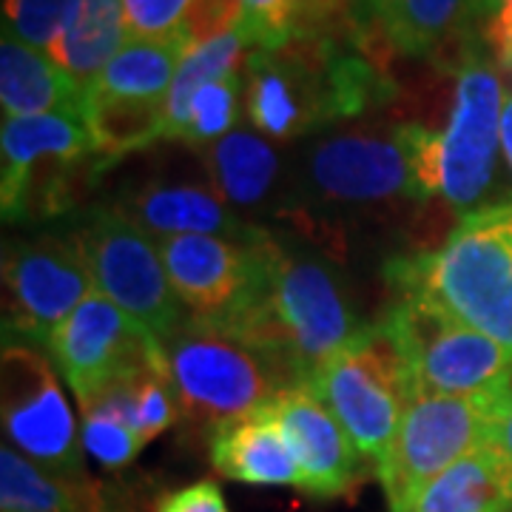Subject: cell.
<instances>
[{
  "label": "cell",
  "instance_id": "1",
  "mask_svg": "<svg viewBox=\"0 0 512 512\" xmlns=\"http://www.w3.org/2000/svg\"><path fill=\"white\" fill-rule=\"evenodd\" d=\"M248 117L271 140H293L362 114L393 94L376 57L353 35L288 40L245 57Z\"/></svg>",
  "mask_w": 512,
  "mask_h": 512
},
{
  "label": "cell",
  "instance_id": "2",
  "mask_svg": "<svg viewBox=\"0 0 512 512\" xmlns=\"http://www.w3.org/2000/svg\"><path fill=\"white\" fill-rule=\"evenodd\" d=\"M211 322L268 353L296 384H311L319 367L365 328L356 322L328 265L311 256L285 254L271 234L254 291L237 311Z\"/></svg>",
  "mask_w": 512,
  "mask_h": 512
},
{
  "label": "cell",
  "instance_id": "3",
  "mask_svg": "<svg viewBox=\"0 0 512 512\" xmlns=\"http://www.w3.org/2000/svg\"><path fill=\"white\" fill-rule=\"evenodd\" d=\"M387 282L512 353V200L461 217L436 251L393 259Z\"/></svg>",
  "mask_w": 512,
  "mask_h": 512
},
{
  "label": "cell",
  "instance_id": "4",
  "mask_svg": "<svg viewBox=\"0 0 512 512\" xmlns=\"http://www.w3.org/2000/svg\"><path fill=\"white\" fill-rule=\"evenodd\" d=\"M160 345L183 416L211 430L262 413L296 384L268 353L211 319L185 316L183 325L160 339Z\"/></svg>",
  "mask_w": 512,
  "mask_h": 512
},
{
  "label": "cell",
  "instance_id": "5",
  "mask_svg": "<svg viewBox=\"0 0 512 512\" xmlns=\"http://www.w3.org/2000/svg\"><path fill=\"white\" fill-rule=\"evenodd\" d=\"M308 387L342 424L362 461L379 473L404 410L416 399L410 359L387 316L359 330L348 348L319 367Z\"/></svg>",
  "mask_w": 512,
  "mask_h": 512
},
{
  "label": "cell",
  "instance_id": "6",
  "mask_svg": "<svg viewBox=\"0 0 512 512\" xmlns=\"http://www.w3.org/2000/svg\"><path fill=\"white\" fill-rule=\"evenodd\" d=\"M510 384L478 396H419L407 404L393 450L376 473L390 512L407 510L433 478L490 444Z\"/></svg>",
  "mask_w": 512,
  "mask_h": 512
},
{
  "label": "cell",
  "instance_id": "7",
  "mask_svg": "<svg viewBox=\"0 0 512 512\" xmlns=\"http://www.w3.org/2000/svg\"><path fill=\"white\" fill-rule=\"evenodd\" d=\"M0 160L6 222L46 220L66 211L80 185V171H97L89 128L72 114L6 117Z\"/></svg>",
  "mask_w": 512,
  "mask_h": 512
},
{
  "label": "cell",
  "instance_id": "8",
  "mask_svg": "<svg viewBox=\"0 0 512 512\" xmlns=\"http://www.w3.org/2000/svg\"><path fill=\"white\" fill-rule=\"evenodd\" d=\"M504 86L495 66L476 49H464L456 69L447 128L436 134L439 194L461 217L487 208L501 151Z\"/></svg>",
  "mask_w": 512,
  "mask_h": 512
},
{
  "label": "cell",
  "instance_id": "9",
  "mask_svg": "<svg viewBox=\"0 0 512 512\" xmlns=\"http://www.w3.org/2000/svg\"><path fill=\"white\" fill-rule=\"evenodd\" d=\"M94 288L143 328L165 339L185 322L183 302L168 282L160 248L120 208H97L74 231Z\"/></svg>",
  "mask_w": 512,
  "mask_h": 512
},
{
  "label": "cell",
  "instance_id": "10",
  "mask_svg": "<svg viewBox=\"0 0 512 512\" xmlns=\"http://www.w3.org/2000/svg\"><path fill=\"white\" fill-rule=\"evenodd\" d=\"M387 322L410 359L419 396H478L512 382V353L413 296H396Z\"/></svg>",
  "mask_w": 512,
  "mask_h": 512
},
{
  "label": "cell",
  "instance_id": "11",
  "mask_svg": "<svg viewBox=\"0 0 512 512\" xmlns=\"http://www.w3.org/2000/svg\"><path fill=\"white\" fill-rule=\"evenodd\" d=\"M0 410L12 447L60 478L86 481L74 413L55 370L32 345L6 342L0 362Z\"/></svg>",
  "mask_w": 512,
  "mask_h": 512
},
{
  "label": "cell",
  "instance_id": "12",
  "mask_svg": "<svg viewBox=\"0 0 512 512\" xmlns=\"http://www.w3.org/2000/svg\"><path fill=\"white\" fill-rule=\"evenodd\" d=\"M92 274L74 237L6 245L3 330L6 342L49 345L69 313L92 291Z\"/></svg>",
  "mask_w": 512,
  "mask_h": 512
},
{
  "label": "cell",
  "instance_id": "13",
  "mask_svg": "<svg viewBox=\"0 0 512 512\" xmlns=\"http://www.w3.org/2000/svg\"><path fill=\"white\" fill-rule=\"evenodd\" d=\"M154 342L157 336L117 308L106 293L92 288L52 333L46 348L74 390L77 404H86L117 376L140 365Z\"/></svg>",
  "mask_w": 512,
  "mask_h": 512
},
{
  "label": "cell",
  "instance_id": "14",
  "mask_svg": "<svg viewBox=\"0 0 512 512\" xmlns=\"http://www.w3.org/2000/svg\"><path fill=\"white\" fill-rule=\"evenodd\" d=\"M268 234L254 228L251 237L185 234L157 239L168 282L191 316L222 319L248 299L265 262Z\"/></svg>",
  "mask_w": 512,
  "mask_h": 512
},
{
  "label": "cell",
  "instance_id": "15",
  "mask_svg": "<svg viewBox=\"0 0 512 512\" xmlns=\"http://www.w3.org/2000/svg\"><path fill=\"white\" fill-rule=\"evenodd\" d=\"M308 177L322 197L336 202H384L393 197L419 200L413 157L402 126L390 134H339L313 146Z\"/></svg>",
  "mask_w": 512,
  "mask_h": 512
},
{
  "label": "cell",
  "instance_id": "16",
  "mask_svg": "<svg viewBox=\"0 0 512 512\" xmlns=\"http://www.w3.org/2000/svg\"><path fill=\"white\" fill-rule=\"evenodd\" d=\"M265 413L282 427L291 441L299 470L302 493L313 498H339L362 476V456L308 384H293Z\"/></svg>",
  "mask_w": 512,
  "mask_h": 512
},
{
  "label": "cell",
  "instance_id": "17",
  "mask_svg": "<svg viewBox=\"0 0 512 512\" xmlns=\"http://www.w3.org/2000/svg\"><path fill=\"white\" fill-rule=\"evenodd\" d=\"M211 464L231 481L302 490V470L291 441L265 410L211 430Z\"/></svg>",
  "mask_w": 512,
  "mask_h": 512
},
{
  "label": "cell",
  "instance_id": "18",
  "mask_svg": "<svg viewBox=\"0 0 512 512\" xmlns=\"http://www.w3.org/2000/svg\"><path fill=\"white\" fill-rule=\"evenodd\" d=\"M86 89L77 86L46 52L23 43L12 32L0 40V103L6 117L83 114ZM83 120V117H80Z\"/></svg>",
  "mask_w": 512,
  "mask_h": 512
},
{
  "label": "cell",
  "instance_id": "19",
  "mask_svg": "<svg viewBox=\"0 0 512 512\" xmlns=\"http://www.w3.org/2000/svg\"><path fill=\"white\" fill-rule=\"evenodd\" d=\"M154 237H185V234H214V237H251L254 228H245L231 217L225 202L200 185L151 183L140 188L126 208H120Z\"/></svg>",
  "mask_w": 512,
  "mask_h": 512
},
{
  "label": "cell",
  "instance_id": "20",
  "mask_svg": "<svg viewBox=\"0 0 512 512\" xmlns=\"http://www.w3.org/2000/svg\"><path fill=\"white\" fill-rule=\"evenodd\" d=\"M376 35L387 46L410 57L444 55L464 29L473 12L470 0H362Z\"/></svg>",
  "mask_w": 512,
  "mask_h": 512
},
{
  "label": "cell",
  "instance_id": "21",
  "mask_svg": "<svg viewBox=\"0 0 512 512\" xmlns=\"http://www.w3.org/2000/svg\"><path fill=\"white\" fill-rule=\"evenodd\" d=\"M404 512H512V461L487 444L433 478Z\"/></svg>",
  "mask_w": 512,
  "mask_h": 512
},
{
  "label": "cell",
  "instance_id": "22",
  "mask_svg": "<svg viewBox=\"0 0 512 512\" xmlns=\"http://www.w3.org/2000/svg\"><path fill=\"white\" fill-rule=\"evenodd\" d=\"M128 40L123 0H80L49 57L77 86L89 89Z\"/></svg>",
  "mask_w": 512,
  "mask_h": 512
},
{
  "label": "cell",
  "instance_id": "23",
  "mask_svg": "<svg viewBox=\"0 0 512 512\" xmlns=\"http://www.w3.org/2000/svg\"><path fill=\"white\" fill-rule=\"evenodd\" d=\"M242 29L254 49H271L288 40L353 35L359 20L353 0H242Z\"/></svg>",
  "mask_w": 512,
  "mask_h": 512
},
{
  "label": "cell",
  "instance_id": "24",
  "mask_svg": "<svg viewBox=\"0 0 512 512\" xmlns=\"http://www.w3.org/2000/svg\"><path fill=\"white\" fill-rule=\"evenodd\" d=\"M80 117L92 137L97 171L165 137V100H128L86 92Z\"/></svg>",
  "mask_w": 512,
  "mask_h": 512
},
{
  "label": "cell",
  "instance_id": "25",
  "mask_svg": "<svg viewBox=\"0 0 512 512\" xmlns=\"http://www.w3.org/2000/svg\"><path fill=\"white\" fill-rule=\"evenodd\" d=\"M0 512H100V495L89 481L60 478L18 450L3 447Z\"/></svg>",
  "mask_w": 512,
  "mask_h": 512
},
{
  "label": "cell",
  "instance_id": "26",
  "mask_svg": "<svg viewBox=\"0 0 512 512\" xmlns=\"http://www.w3.org/2000/svg\"><path fill=\"white\" fill-rule=\"evenodd\" d=\"M185 55L188 49L177 35L160 40H128L120 55L111 60L86 92L128 100H165Z\"/></svg>",
  "mask_w": 512,
  "mask_h": 512
},
{
  "label": "cell",
  "instance_id": "27",
  "mask_svg": "<svg viewBox=\"0 0 512 512\" xmlns=\"http://www.w3.org/2000/svg\"><path fill=\"white\" fill-rule=\"evenodd\" d=\"M254 52V40L239 26L231 35H222L200 49L188 52L165 94V140H180L188 123L191 103L205 83L239 74L237 66L245 55Z\"/></svg>",
  "mask_w": 512,
  "mask_h": 512
},
{
  "label": "cell",
  "instance_id": "28",
  "mask_svg": "<svg viewBox=\"0 0 512 512\" xmlns=\"http://www.w3.org/2000/svg\"><path fill=\"white\" fill-rule=\"evenodd\" d=\"M208 168L222 200L248 208L268 197L279 160L265 140L248 131H231L211 146Z\"/></svg>",
  "mask_w": 512,
  "mask_h": 512
},
{
  "label": "cell",
  "instance_id": "29",
  "mask_svg": "<svg viewBox=\"0 0 512 512\" xmlns=\"http://www.w3.org/2000/svg\"><path fill=\"white\" fill-rule=\"evenodd\" d=\"M239 92L242 80L239 74H228L222 80L205 83L188 111V123L183 131V143L188 146H205L222 134H231L239 120Z\"/></svg>",
  "mask_w": 512,
  "mask_h": 512
},
{
  "label": "cell",
  "instance_id": "30",
  "mask_svg": "<svg viewBox=\"0 0 512 512\" xmlns=\"http://www.w3.org/2000/svg\"><path fill=\"white\" fill-rule=\"evenodd\" d=\"M80 0H3L6 32L49 55Z\"/></svg>",
  "mask_w": 512,
  "mask_h": 512
},
{
  "label": "cell",
  "instance_id": "31",
  "mask_svg": "<svg viewBox=\"0 0 512 512\" xmlns=\"http://www.w3.org/2000/svg\"><path fill=\"white\" fill-rule=\"evenodd\" d=\"M80 439H83V450L94 461H100L106 470H123L146 447V441L140 439L128 424L100 416V413H83Z\"/></svg>",
  "mask_w": 512,
  "mask_h": 512
},
{
  "label": "cell",
  "instance_id": "32",
  "mask_svg": "<svg viewBox=\"0 0 512 512\" xmlns=\"http://www.w3.org/2000/svg\"><path fill=\"white\" fill-rule=\"evenodd\" d=\"M242 18H245L242 0H191L177 37L183 40L188 52H194L217 37L231 35L242 26Z\"/></svg>",
  "mask_w": 512,
  "mask_h": 512
},
{
  "label": "cell",
  "instance_id": "33",
  "mask_svg": "<svg viewBox=\"0 0 512 512\" xmlns=\"http://www.w3.org/2000/svg\"><path fill=\"white\" fill-rule=\"evenodd\" d=\"M191 0H123L131 40L174 37Z\"/></svg>",
  "mask_w": 512,
  "mask_h": 512
},
{
  "label": "cell",
  "instance_id": "34",
  "mask_svg": "<svg viewBox=\"0 0 512 512\" xmlns=\"http://www.w3.org/2000/svg\"><path fill=\"white\" fill-rule=\"evenodd\" d=\"M157 512H231L225 504V495L214 481H200L183 487L177 493H168L160 501Z\"/></svg>",
  "mask_w": 512,
  "mask_h": 512
},
{
  "label": "cell",
  "instance_id": "35",
  "mask_svg": "<svg viewBox=\"0 0 512 512\" xmlns=\"http://www.w3.org/2000/svg\"><path fill=\"white\" fill-rule=\"evenodd\" d=\"M490 447H495L498 453H504V456L512 461V384L507 399L501 404V413H498V419H495L493 424Z\"/></svg>",
  "mask_w": 512,
  "mask_h": 512
},
{
  "label": "cell",
  "instance_id": "36",
  "mask_svg": "<svg viewBox=\"0 0 512 512\" xmlns=\"http://www.w3.org/2000/svg\"><path fill=\"white\" fill-rule=\"evenodd\" d=\"M487 40H490L493 52H498V49H504L507 43H512V0H501V12L490 20Z\"/></svg>",
  "mask_w": 512,
  "mask_h": 512
},
{
  "label": "cell",
  "instance_id": "37",
  "mask_svg": "<svg viewBox=\"0 0 512 512\" xmlns=\"http://www.w3.org/2000/svg\"><path fill=\"white\" fill-rule=\"evenodd\" d=\"M501 151L512 174V94L504 100V114H501Z\"/></svg>",
  "mask_w": 512,
  "mask_h": 512
},
{
  "label": "cell",
  "instance_id": "38",
  "mask_svg": "<svg viewBox=\"0 0 512 512\" xmlns=\"http://www.w3.org/2000/svg\"><path fill=\"white\" fill-rule=\"evenodd\" d=\"M470 12H473V20H490L501 12V0H470Z\"/></svg>",
  "mask_w": 512,
  "mask_h": 512
}]
</instances>
